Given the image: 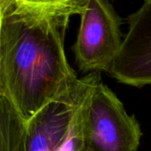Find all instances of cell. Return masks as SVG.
<instances>
[{
    "label": "cell",
    "mask_w": 151,
    "mask_h": 151,
    "mask_svg": "<svg viewBox=\"0 0 151 151\" xmlns=\"http://www.w3.org/2000/svg\"><path fill=\"white\" fill-rule=\"evenodd\" d=\"M0 1V95L27 122L78 82L64 49L71 16Z\"/></svg>",
    "instance_id": "6da1fadb"
},
{
    "label": "cell",
    "mask_w": 151,
    "mask_h": 151,
    "mask_svg": "<svg viewBox=\"0 0 151 151\" xmlns=\"http://www.w3.org/2000/svg\"><path fill=\"white\" fill-rule=\"evenodd\" d=\"M141 135L134 116L98 74L86 101L84 151H137Z\"/></svg>",
    "instance_id": "7a4b0ae2"
},
{
    "label": "cell",
    "mask_w": 151,
    "mask_h": 151,
    "mask_svg": "<svg viewBox=\"0 0 151 151\" xmlns=\"http://www.w3.org/2000/svg\"><path fill=\"white\" fill-rule=\"evenodd\" d=\"M121 19L109 0H86L72 46L82 72H109L122 45Z\"/></svg>",
    "instance_id": "3957f363"
},
{
    "label": "cell",
    "mask_w": 151,
    "mask_h": 151,
    "mask_svg": "<svg viewBox=\"0 0 151 151\" xmlns=\"http://www.w3.org/2000/svg\"><path fill=\"white\" fill-rule=\"evenodd\" d=\"M93 73L45 105L26 122L24 151H57L67 138L73 116L90 86Z\"/></svg>",
    "instance_id": "277c9868"
},
{
    "label": "cell",
    "mask_w": 151,
    "mask_h": 151,
    "mask_svg": "<svg viewBox=\"0 0 151 151\" xmlns=\"http://www.w3.org/2000/svg\"><path fill=\"white\" fill-rule=\"evenodd\" d=\"M128 25L108 73L124 85H151V0H143L141 6L128 17Z\"/></svg>",
    "instance_id": "5b68a950"
},
{
    "label": "cell",
    "mask_w": 151,
    "mask_h": 151,
    "mask_svg": "<svg viewBox=\"0 0 151 151\" xmlns=\"http://www.w3.org/2000/svg\"><path fill=\"white\" fill-rule=\"evenodd\" d=\"M20 5L42 11L55 14H67L69 16L82 13L86 0H15Z\"/></svg>",
    "instance_id": "8992f818"
},
{
    "label": "cell",
    "mask_w": 151,
    "mask_h": 151,
    "mask_svg": "<svg viewBox=\"0 0 151 151\" xmlns=\"http://www.w3.org/2000/svg\"><path fill=\"white\" fill-rule=\"evenodd\" d=\"M2 13H3V10H2V4H1V1H0V25H1V20H2Z\"/></svg>",
    "instance_id": "52a82bcc"
}]
</instances>
